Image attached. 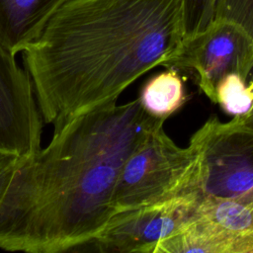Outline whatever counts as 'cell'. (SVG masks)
<instances>
[{"instance_id":"6da1fadb","label":"cell","mask_w":253,"mask_h":253,"mask_svg":"<svg viewBox=\"0 0 253 253\" xmlns=\"http://www.w3.org/2000/svg\"><path fill=\"white\" fill-rule=\"evenodd\" d=\"M164 122L147 114L137 97L104 104L54 128L0 200V249L80 252L117 212L113 192L126 159Z\"/></svg>"},{"instance_id":"30bf717a","label":"cell","mask_w":253,"mask_h":253,"mask_svg":"<svg viewBox=\"0 0 253 253\" xmlns=\"http://www.w3.org/2000/svg\"><path fill=\"white\" fill-rule=\"evenodd\" d=\"M216 103L222 110L234 117L246 115L253 107V94L245 84V79L237 73L222 77L215 89Z\"/></svg>"},{"instance_id":"ba28073f","label":"cell","mask_w":253,"mask_h":253,"mask_svg":"<svg viewBox=\"0 0 253 253\" xmlns=\"http://www.w3.org/2000/svg\"><path fill=\"white\" fill-rule=\"evenodd\" d=\"M68 0H0V42L13 54L34 42Z\"/></svg>"},{"instance_id":"4fadbf2b","label":"cell","mask_w":253,"mask_h":253,"mask_svg":"<svg viewBox=\"0 0 253 253\" xmlns=\"http://www.w3.org/2000/svg\"><path fill=\"white\" fill-rule=\"evenodd\" d=\"M29 156L0 154V200L14 173L24 164Z\"/></svg>"},{"instance_id":"5bb4252c","label":"cell","mask_w":253,"mask_h":253,"mask_svg":"<svg viewBox=\"0 0 253 253\" xmlns=\"http://www.w3.org/2000/svg\"><path fill=\"white\" fill-rule=\"evenodd\" d=\"M236 117L239 118L240 122H241L244 126L253 128V107H252V109H251L246 115H243V116H236Z\"/></svg>"},{"instance_id":"7a4b0ae2","label":"cell","mask_w":253,"mask_h":253,"mask_svg":"<svg viewBox=\"0 0 253 253\" xmlns=\"http://www.w3.org/2000/svg\"><path fill=\"white\" fill-rule=\"evenodd\" d=\"M185 38L183 0H68L22 51L43 122L118 101Z\"/></svg>"},{"instance_id":"9a60e30c","label":"cell","mask_w":253,"mask_h":253,"mask_svg":"<svg viewBox=\"0 0 253 253\" xmlns=\"http://www.w3.org/2000/svg\"><path fill=\"white\" fill-rule=\"evenodd\" d=\"M242 203H245V204H247V205H249L250 207H252L253 208V191L243 200V201H241Z\"/></svg>"},{"instance_id":"9c48e42d","label":"cell","mask_w":253,"mask_h":253,"mask_svg":"<svg viewBox=\"0 0 253 253\" xmlns=\"http://www.w3.org/2000/svg\"><path fill=\"white\" fill-rule=\"evenodd\" d=\"M138 98L147 114L166 120L185 102L182 79L173 68H168L149 78L141 87Z\"/></svg>"},{"instance_id":"2e32d148","label":"cell","mask_w":253,"mask_h":253,"mask_svg":"<svg viewBox=\"0 0 253 253\" xmlns=\"http://www.w3.org/2000/svg\"><path fill=\"white\" fill-rule=\"evenodd\" d=\"M248 88H249V90H250V92L253 94V80L251 81V83L249 84V86H248Z\"/></svg>"},{"instance_id":"5b68a950","label":"cell","mask_w":253,"mask_h":253,"mask_svg":"<svg viewBox=\"0 0 253 253\" xmlns=\"http://www.w3.org/2000/svg\"><path fill=\"white\" fill-rule=\"evenodd\" d=\"M193 136L203 152V195L243 201L253 191V128L238 117L212 118Z\"/></svg>"},{"instance_id":"277c9868","label":"cell","mask_w":253,"mask_h":253,"mask_svg":"<svg viewBox=\"0 0 253 253\" xmlns=\"http://www.w3.org/2000/svg\"><path fill=\"white\" fill-rule=\"evenodd\" d=\"M189 68L198 84L213 103L218 81L237 73L246 79L253 68V36L240 24L217 18L206 29L186 36L177 54L165 65Z\"/></svg>"},{"instance_id":"8fae6325","label":"cell","mask_w":253,"mask_h":253,"mask_svg":"<svg viewBox=\"0 0 253 253\" xmlns=\"http://www.w3.org/2000/svg\"><path fill=\"white\" fill-rule=\"evenodd\" d=\"M222 0H183L186 36L206 29L218 17Z\"/></svg>"},{"instance_id":"8992f818","label":"cell","mask_w":253,"mask_h":253,"mask_svg":"<svg viewBox=\"0 0 253 253\" xmlns=\"http://www.w3.org/2000/svg\"><path fill=\"white\" fill-rule=\"evenodd\" d=\"M202 196L201 193H194L154 205L118 211L81 251L151 253L159 241L175 233L187 222Z\"/></svg>"},{"instance_id":"7c38bea8","label":"cell","mask_w":253,"mask_h":253,"mask_svg":"<svg viewBox=\"0 0 253 253\" xmlns=\"http://www.w3.org/2000/svg\"><path fill=\"white\" fill-rule=\"evenodd\" d=\"M217 18L232 20L253 36V0H222Z\"/></svg>"},{"instance_id":"52a82bcc","label":"cell","mask_w":253,"mask_h":253,"mask_svg":"<svg viewBox=\"0 0 253 253\" xmlns=\"http://www.w3.org/2000/svg\"><path fill=\"white\" fill-rule=\"evenodd\" d=\"M42 126L32 80L0 42V154L33 155L42 148Z\"/></svg>"},{"instance_id":"3957f363","label":"cell","mask_w":253,"mask_h":253,"mask_svg":"<svg viewBox=\"0 0 253 253\" xmlns=\"http://www.w3.org/2000/svg\"><path fill=\"white\" fill-rule=\"evenodd\" d=\"M163 124L151 129L123 164L113 192L117 212L203 194L204 158L199 142L192 136L187 147H179Z\"/></svg>"}]
</instances>
